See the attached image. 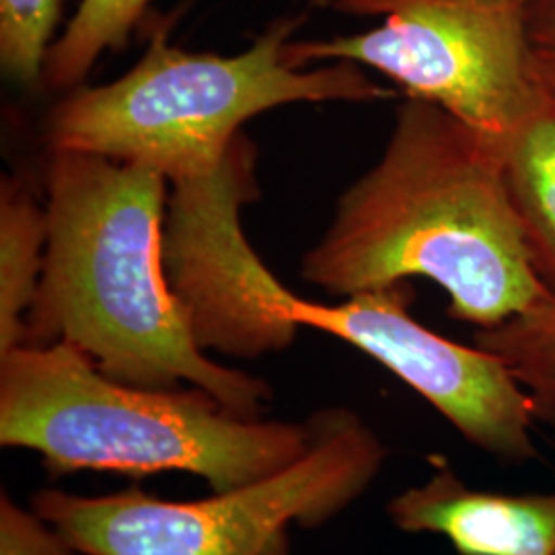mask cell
<instances>
[{"label":"cell","instance_id":"cell-10","mask_svg":"<svg viewBox=\"0 0 555 555\" xmlns=\"http://www.w3.org/2000/svg\"><path fill=\"white\" fill-rule=\"evenodd\" d=\"M48 243L46 208L15 179L0 190V357L23 344Z\"/></svg>","mask_w":555,"mask_h":555},{"label":"cell","instance_id":"cell-3","mask_svg":"<svg viewBox=\"0 0 555 555\" xmlns=\"http://www.w3.org/2000/svg\"><path fill=\"white\" fill-rule=\"evenodd\" d=\"M313 437L315 416L243 417L198 387H132L64 341L0 357V447L38 453L54 476L178 472L224 492L293 465Z\"/></svg>","mask_w":555,"mask_h":555},{"label":"cell","instance_id":"cell-8","mask_svg":"<svg viewBox=\"0 0 555 555\" xmlns=\"http://www.w3.org/2000/svg\"><path fill=\"white\" fill-rule=\"evenodd\" d=\"M433 474L387 502L403 533L444 537L459 555H555V492L498 494L469 488L440 456Z\"/></svg>","mask_w":555,"mask_h":555},{"label":"cell","instance_id":"cell-16","mask_svg":"<svg viewBox=\"0 0 555 555\" xmlns=\"http://www.w3.org/2000/svg\"><path fill=\"white\" fill-rule=\"evenodd\" d=\"M547 89H550V93H552V98H554V101H555V89H554V87H547Z\"/></svg>","mask_w":555,"mask_h":555},{"label":"cell","instance_id":"cell-4","mask_svg":"<svg viewBox=\"0 0 555 555\" xmlns=\"http://www.w3.org/2000/svg\"><path fill=\"white\" fill-rule=\"evenodd\" d=\"M305 15L284 17L245 52H185L155 27L139 64L101 87H77L52 109L46 140L52 151L93 153L140 163L171 183L219 167L241 126L286 103L373 101L391 93L350 60L315 70L286 64L284 46Z\"/></svg>","mask_w":555,"mask_h":555},{"label":"cell","instance_id":"cell-2","mask_svg":"<svg viewBox=\"0 0 555 555\" xmlns=\"http://www.w3.org/2000/svg\"><path fill=\"white\" fill-rule=\"evenodd\" d=\"M167 181L140 163L52 151L46 259L23 344L64 341L119 383H185L238 416L261 417L270 385L206 357L169 284Z\"/></svg>","mask_w":555,"mask_h":555},{"label":"cell","instance_id":"cell-14","mask_svg":"<svg viewBox=\"0 0 555 555\" xmlns=\"http://www.w3.org/2000/svg\"><path fill=\"white\" fill-rule=\"evenodd\" d=\"M0 555H87L46 522L34 508L25 511L0 494Z\"/></svg>","mask_w":555,"mask_h":555},{"label":"cell","instance_id":"cell-5","mask_svg":"<svg viewBox=\"0 0 555 555\" xmlns=\"http://www.w3.org/2000/svg\"><path fill=\"white\" fill-rule=\"evenodd\" d=\"M408 282L323 305L295 295L251 245L233 249L217 274L220 330L243 360L288 348L298 327L337 337L377 360L424 397L465 442L506 465L539 459L531 401L500 358L428 330L412 315Z\"/></svg>","mask_w":555,"mask_h":555},{"label":"cell","instance_id":"cell-6","mask_svg":"<svg viewBox=\"0 0 555 555\" xmlns=\"http://www.w3.org/2000/svg\"><path fill=\"white\" fill-rule=\"evenodd\" d=\"M313 416L305 455L235 490L185 502L140 488L107 496L40 490L34 511L87 555H291V529H318L348 511L389 455L357 412Z\"/></svg>","mask_w":555,"mask_h":555},{"label":"cell","instance_id":"cell-12","mask_svg":"<svg viewBox=\"0 0 555 555\" xmlns=\"http://www.w3.org/2000/svg\"><path fill=\"white\" fill-rule=\"evenodd\" d=\"M151 0H80L79 11L52 43L43 82L52 89H77L105 50L126 46Z\"/></svg>","mask_w":555,"mask_h":555},{"label":"cell","instance_id":"cell-1","mask_svg":"<svg viewBox=\"0 0 555 555\" xmlns=\"http://www.w3.org/2000/svg\"><path fill=\"white\" fill-rule=\"evenodd\" d=\"M300 278L339 297L428 278L449 295L447 313L477 330L552 293L506 190L504 139L416 98H403L380 159L337 199Z\"/></svg>","mask_w":555,"mask_h":555},{"label":"cell","instance_id":"cell-11","mask_svg":"<svg viewBox=\"0 0 555 555\" xmlns=\"http://www.w3.org/2000/svg\"><path fill=\"white\" fill-rule=\"evenodd\" d=\"M474 339L513 373L531 401L535 424L555 438V291L496 327L476 330Z\"/></svg>","mask_w":555,"mask_h":555},{"label":"cell","instance_id":"cell-13","mask_svg":"<svg viewBox=\"0 0 555 555\" xmlns=\"http://www.w3.org/2000/svg\"><path fill=\"white\" fill-rule=\"evenodd\" d=\"M62 0H0V66L21 87L43 82Z\"/></svg>","mask_w":555,"mask_h":555},{"label":"cell","instance_id":"cell-7","mask_svg":"<svg viewBox=\"0 0 555 555\" xmlns=\"http://www.w3.org/2000/svg\"><path fill=\"white\" fill-rule=\"evenodd\" d=\"M531 0H327L346 15L380 17L364 34L288 41L284 60H350L506 139L550 100L529 46Z\"/></svg>","mask_w":555,"mask_h":555},{"label":"cell","instance_id":"cell-9","mask_svg":"<svg viewBox=\"0 0 555 555\" xmlns=\"http://www.w3.org/2000/svg\"><path fill=\"white\" fill-rule=\"evenodd\" d=\"M504 179L537 276L555 291V101L504 139Z\"/></svg>","mask_w":555,"mask_h":555},{"label":"cell","instance_id":"cell-15","mask_svg":"<svg viewBox=\"0 0 555 555\" xmlns=\"http://www.w3.org/2000/svg\"><path fill=\"white\" fill-rule=\"evenodd\" d=\"M529 46L539 79L555 89V0L529 2Z\"/></svg>","mask_w":555,"mask_h":555}]
</instances>
